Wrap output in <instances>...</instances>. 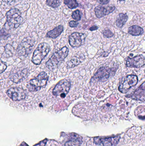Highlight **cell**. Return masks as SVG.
<instances>
[{
    "label": "cell",
    "instance_id": "cell-32",
    "mask_svg": "<svg viewBox=\"0 0 145 146\" xmlns=\"http://www.w3.org/2000/svg\"><path fill=\"white\" fill-rule=\"evenodd\" d=\"M45 144L44 143H41V144H38L36 146H44Z\"/></svg>",
    "mask_w": 145,
    "mask_h": 146
},
{
    "label": "cell",
    "instance_id": "cell-19",
    "mask_svg": "<svg viewBox=\"0 0 145 146\" xmlns=\"http://www.w3.org/2000/svg\"><path fill=\"white\" fill-rule=\"evenodd\" d=\"M73 136L70 140L68 141L65 144L64 146H81V145L82 139L80 136Z\"/></svg>",
    "mask_w": 145,
    "mask_h": 146
},
{
    "label": "cell",
    "instance_id": "cell-20",
    "mask_svg": "<svg viewBox=\"0 0 145 146\" xmlns=\"http://www.w3.org/2000/svg\"><path fill=\"white\" fill-rule=\"evenodd\" d=\"M81 57L80 56H75L73 57L71 60L68 62L67 66L69 68H72L75 67L77 66H78L79 64L81 63Z\"/></svg>",
    "mask_w": 145,
    "mask_h": 146
},
{
    "label": "cell",
    "instance_id": "cell-27",
    "mask_svg": "<svg viewBox=\"0 0 145 146\" xmlns=\"http://www.w3.org/2000/svg\"><path fill=\"white\" fill-rule=\"evenodd\" d=\"M8 35L7 31L5 28H3L0 31V36L7 37Z\"/></svg>",
    "mask_w": 145,
    "mask_h": 146
},
{
    "label": "cell",
    "instance_id": "cell-31",
    "mask_svg": "<svg viewBox=\"0 0 145 146\" xmlns=\"http://www.w3.org/2000/svg\"><path fill=\"white\" fill-rule=\"evenodd\" d=\"M4 2L6 3H10L12 2L14 0H2Z\"/></svg>",
    "mask_w": 145,
    "mask_h": 146
},
{
    "label": "cell",
    "instance_id": "cell-15",
    "mask_svg": "<svg viewBox=\"0 0 145 146\" xmlns=\"http://www.w3.org/2000/svg\"><path fill=\"white\" fill-rule=\"evenodd\" d=\"M27 74L28 71L27 69H24L19 70L14 73H12L9 76V78L13 82L17 83H19L24 80Z\"/></svg>",
    "mask_w": 145,
    "mask_h": 146
},
{
    "label": "cell",
    "instance_id": "cell-12",
    "mask_svg": "<svg viewBox=\"0 0 145 146\" xmlns=\"http://www.w3.org/2000/svg\"><path fill=\"white\" fill-rule=\"evenodd\" d=\"M115 9V7L113 5L107 6L98 5L94 9V12L97 18H100L112 13Z\"/></svg>",
    "mask_w": 145,
    "mask_h": 146
},
{
    "label": "cell",
    "instance_id": "cell-7",
    "mask_svg": "<svg viewBox=\"0 0 145 146\" xmlns=\"http://www.w3.org/2000/svg\"><path fill=\"white\" fill-rule=\"evenodd\" d=\"M138 81V76L135 75L127 76L122 80L118 89L122 93H127L129 89L137 85Z\"/></svg>",
    "mask_w": 145,
    "mask_h": 146
},
{
    "label": "cell",
    "instance_id": "cell-28",
    "mask_svg": "<svg viewBox=\"0 0 145 146\" xmlns=\"http://www.w3.org/2000/svg\"><path fill=\"white\" fill-rule=\"evenodd\" d=\"M78 23L77 21H72L69 23L70 26L71 27H77L78 25Z\"/></svg>",
    "mask_w": 145,
    "mask_h": 146
},
{
    "label": "cell",
    "instance_id": "cell-26",
    "mask_svg": "<svg viewBox=\"0 0 145 146\" xmlns=\"http://www.w3.org/2000/svg\"><path fill=\"white\" fill-rule=\"evenodd\" d=\"M7 68V66L6 64L0 60V74L4 72Z\"/></svg>",
    "mask_w": 145,
    "mask_h": 146
},
{
    "label": "cell",
    "instance_id": "cell-18",
    "mask_svg": "<svg viewBox=\"0 0 145 146\" xmlns=\"http://www.w3.org/2000/svg\"><path fill=\"white\" fill-rule=\"evenodd\" d=\"M128 33L132 36H138L144 33V29L138 25H133L130 27L128 29Z\"/></svg>",
    "mask_w": 145,
    "mask_h": 146
},
{
    "label": "cell",
    "instance_id": "cell-23",
    "mask_svg": "<svg viewBox=\"0 0 145 146\" xmlns=\"http://www.w3.org/2000/svg\"><path fill=\"white\" fill-rule=\"evenodd\" d=\"M72 18L76 21H80L81 19V14L79 10H76L74 11L72 14Z\"/></svg>",
    "mask_w": 145,
    "mask_h": 146
},
{
    "label": "cell",
    "instance_id": "cell-34",
    "mask_svg": "<svg viewBox=\"0 0 145 146\" xmlns=\"http://www.w3.org/2000/svg\"><path fill=\"white\" fill-rule=\"evenodd\" d=\"M26 146H27V145H26Z\"/></svg>",
    "mask_w": 145,
    "mask_h": 146
},
{
    "label": "cell",
    "instance_id": "cell-16",
    "mask_svg": "<svg viewBox=\"0 0 145 146\" xmlns=\"http://www.w3.org/2000/svg\"><path fill=\"white\" fill-rule=\"evenodd\" d=\"M64 31V27L59 25L55 27L53 30L49 31L47 33L46 36L52 38H55L59 36Z\"/></svg>",
    "mask_w": 145,
    "mask_h": 146
},
{
    "label": "cell",
    "instance_id": "cell-22",
    "mask_svg": "<svg viewBox=\"0 0 145 146\" xmlns=\"http://www.w3.org/2000/svg\"><path fill=\"white\" fill-rule=\"evenodd\" d=\"M62 0H47V4L49 7L52 8L58 7L61 4Z\"/></svg>",
    "mask_w": 145,
    "mask_h": 146
},
{
    "label": "cell",
    "instance_id": "cell-2",
    "mask_svg": "<svg viewBox=\"0 0 145 146\" xmlns=\"http://www.w3.org/2000/svg\"><path fill=\"white\" fill-rule=\"evenodd\" d=\"M6 16L8 25L11 29L18 28L23 22L21 13L16 8H13L8 11Z\"/></svg>",
    "mask_w": 145,
    "mask_h": 146
},
{
    "label": "cell",
    "instance_id": "cell-14",
    "mask_svg": "<svg viewBox=\"0 0 145 146\" xmlns=\"http://www.w3.org/2000/svg\"><path fill=\"white\" fill-rule=\"evenodd\" d=\"M127 98L144 102L145 100V82L137 88L133 93L128 95Z\"/></svg>",
    "mask_w": 145,
    "mask_h": 146
},
{
    "label": "cell",
    "instance_id": "cell-5",
    "mask_svg": "<svg viewBox=\"0 0 145 146\" xmlns=\"http://www.w3.org/2000/svg\"><path fill=\"white\" fill-rule=\"evenodd\" d=\"M116 69L115 68L103 67L100 68L95 73L92 79V81L105 82L107 80L112 76L115 74Z\"/></svg>",
    "mask_w": 145,
    "mask_h": 146
},
{
    "label": "cell",
    "instance_id": "cell-25",
    "mask_svg": "<svg viewBox=\"0 0 145 146\" xmlns=\"http://www.w3.org/2000/svg\"><path fill=\"white\" fill-rule=\"evenodd\" d=\"M104 36L107 38H110L114 36V33L110 30H106L103 32Z\"/></svg>",
    "mask_w": 145,
    "mask_h": 146
},
{
    "label": "cell",
    "instance_id": "cell-3",
    "mask_svg": "<svg viewBox=\"0 0 145 146\" xmlns=\"http://www.w3.org/2000/svg\"><path fill=\"white\" fill-rule=\"evenodd\" d=\"M50 50V46L47 43L45 42L40 43L34 51L31 61L35 65H39L49 53Z\"/></svg>",
    "mask_w": 145,
    "mask_h": 146
},
{
    "label": "cell",
    "instance_id": "cell-4",
    "mask_svg": "<svg viewBox=\"0 0 145 146\" xmlns=\"http://www.w3.org/2000/svg\"><path fill=\"white\" fill-rule=\"evenodd\" d=\"M49 76L45 72L40 73L38 76L34 79H31L27 85V88L30 91L36 92L44 87L46 86L48 80Z\"/></svg>",
    "mask_w": 145,
    "mask_h": 146
},
{
    "label": "cell",
    "instance_id": "cell-21",
    "mask_svg": "<svg viewBox=\"0 0 145 146\" xmlns=\"http://www.w3.org/2000/svg\"><path fill=\"white\" fill-rule=\"evenodd\" d=\"M64 3L71 9L76 8L78 6L76 0H64Z\"/></svg>",
    "mask_w": 145,
    "mask_h": 146
},
{
    "label": "cell",
    "instance_id": "cell-29",
    "mask_svg": "<svg viewBox=\"0 0 145 146\" xmlns=\"http://www.w3.org/2000/svg\"><path fill=\"white\" fill-rule=\"evenodd\" d=\"M110 0H98L97 2L100 4L104 5V4H108L110 2Z\"/></svg>",
    "mask_w": 145,
    "mask_h": 146
},
{
    "label": "cell",
    "instance_id": "cell-8",
    "mask_svg": "<svg viewBox=\"0 0 145 146\" xmlns=\"http://www.w3.org/2000/svg\"><path fill=\"white\" fill-rule=\"evenodd\" d=\"M34 46V42L30 37L24 38L17 48L18 54L21 56H26L30 53Z\"/></svg>",
    "mask_w": 145,
    "mask_h": 146
},
{
    "label": "cell",
    "instance_id": "cell-1",
    "mask_svg": "<svg viewBox=\"0 0 145 146\" xmlns=\"http://www.w3.org/2000/svg\"><path fill=\"white\" fill-rule=\"evenodd\" d=\"M69 53V49L67 47H63L57 52L54 53L46 62V66L51 71L54 70L66 58Z\"/></svg>",
    "mask_w": 145,
    "mask_h": 146
},
{
    "label": "cell",
    "instance_id": "cell-24",
    "mask_svg": "<svg viewBox=\"0 0 145 146\" xmlns=\"http://www.w3.org/2000/svg\"><path fill=\"white\" fill-rule=\"evenodd\" d=\"M13 49L12 47L9 44H7L5 47V52H6V54H7V55L10 56L12 55Z\"/></svg>",
    "mask_w": 145,
    "mask_h": 146
},
{
    "label": "cell",
    "instance_id": "cell-9",
    "mask_svg": "<svg viewBox=\"0 0 145 146\" xmlns=\"http://www.w3.org/2000/svg\"><path fill=\"white\" fill-rule=\"evenodd\" d=\"M121 137L116 136L115 137L102 138L95 137L94 139V142L98 145L101 146H116L119 143Z\"/></svg>",
    "mask_w": 145,
    "mask_h": 146
},
{
    "label": "cell",
    "instance_id": "cell-13",
    "mask_svg": "<svg viewBox=\"0 0 145 146\" xmlns=\"http://www.w3.org/2000/svg\"><path fill=\"white\" fill-rule=\"evenodd\" d=\"M145 57L142 55L137 56L133 58H128L126 65L128 67L139 68L144 66Z\"/></svg>",
    "mask_w": 145,
    "mask_h": 146
},
{
    "label": "cell",
    "instance_id": "cell-6",
    "mask_svg": "<svg viewBox=\"0 0 145 146\" xmlns=\"http://www.w3.org/2000/svg\"><path fill=\"white\" fill-rule=\"evenodd\" d=\"M70 87L71 82L69 80H61L53 90V94L54 96H59L61 98H65L69 93Z\"/></svg>",
    "mask_w": 145,
    "mask_h": 146
},
{
    "label": "cell",
    "instance_id": "cell-10",
    "mask_svg": "<svg viewBox=\"0 0 145 146\" xmlns=\"http://www.w3.org/2000/svg\"><path fill=\"white\" fill-rule=\"evenodd\" d=\"M86 37L85 33H73L69 36V44L73 48L80 47L84 44Z\"/></svg>",
    "mask_w": 145,
    "mask_h": 146
},
{
    "label": "cell",
    "instance_id": "cell-11",
    "mask_svg": "<svg viewBox=\"0 0 145 146\" xmlns=\"http://www.w3.org/2000/svg\"><path fill=\"white\" fill-rule=\"evenodd\" d=\"M7 95L14 101H20L25 98L26 94L24 89L19 87H12L7 92Z\"/></svg>",
    "mask_w": 145,
    "mask_h": 146
},
{
    "label": "cell",
    "instance_id": "cell-30",
    "mask_svg": "<svg viewBox=\"0 0 145 146\" xmlns=\"http://www.w3.org/2000/svg\"><path fill=\"white\" fill-rule=\"evenodd\" d=\"M98 29V27L96 26H94L92 27L91 28H89V30L90 31H94L97 30Z\"/></svg>",
    "mask_w": 145,
    "mask_h": 146
},
{
    "label": "cell",
    "instance_id": "cell-33",
    "mask_svg": "<svg viewBox=\"0 0 145 146\" xmlns=\"http://www.w3.org/2000/svg\"><path fill=\"white\" fill-rule=\"evenodd\" d=\"M119 1H125V0H118Z\"/></svg>",
    "mask_w": 145,
    "mask_h": 146
},
{
    "label": "cell",
    "instance_id": "cell-17",
    "mask_svg": "<svg viewBox=\"0 0 145 146\" xmlns=\"http://www.w3.org/2000/svg\"><path fill=\"white\" fill-rule=\"evenodd\" d=\"M128 19L127 14L121 13L117 15L116 21L117 26L119 28H122L126 24Z\"/></svg>",
    "mask_w": 145,
    "mask_h": 146
}]
</instances>
